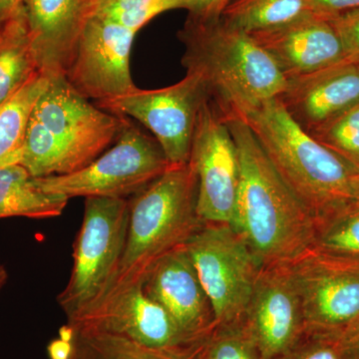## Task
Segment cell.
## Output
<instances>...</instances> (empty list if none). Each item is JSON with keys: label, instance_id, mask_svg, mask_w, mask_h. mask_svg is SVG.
Listing matches in <instances>:
<instances>
[{"label": "cell", "instance_id": "5b68a950", "mask_svg": "<svg viewBox=\"0 0 359 359\" xmlns=\"http://www.w3.org/2000/svg\"><path fill=\"white\" fill-rule=\"evenodd\" d=\"M129 202L128 235L121 262L98 301L122 287L143 283L161 257L185 245L203 224L197 212V175L190 162L171 165Z\"/></svg>", "mask_w": 359, "mask_h": 359}, {"label": "cell", "instance_id": "277c9868", "mask_svg": "<svg viewBox=\"0 0 359 359\" xmlns=\"http://www.w3.org/2000/svg\"><path fill=\"white\" fill-rule=\"evenodd\" d=\"M125 119L80 95L65 75L50 77L33 108L18 165L34 178L74 173L115 143Z\"/></svg>", "mask_w": 359, "mask_h": 359}, {"label": "cell", "instance_id": "f1b7e54d", "mask_svg": "<svg viewBox=\"0 0 359 359\" xmlns=\"http://www.w3.org/2000/svg\"><path fill=\"white\" fill-rule=\"evenodd\" d=\"M330 20L341 40L346 58L359 62V8Z\"/></svg>", "mask_w": 359, "mask_h": 359}, {"label": "cell", "instance_id": "83f0119b", "mask_svg": "<svg viewBox=\"0 0 359 359\" xmlns=\"http://www.w3.org/2000/svg\"><path fill=\"white\" fill-rule=\"evenodd\" d=\"M276 359H346L337 337L306 334L294 346Z\"/></svg>", "mask_w": 359, "mask_h": 359}, {"label": "cell", "instance_id": "ac0fdd59", "mask_svg": "<svg viewBox=\"0 0 359 359\" xmlns=\"http://www.w3.org/2000/svg\"><path fill=\"white\" fill-rule=\"evenodd\" d=\"M39 71L65 75L85 25L95 14L91 0H23Z\"/></svg>", "mask_w": 359, "mask_h": 359}, {"label": "cell", "instance_id": "9c48e42d", "mask_svg": "<svg viewBox=\"0 0 359 359\" xmlns=\"http://www.w3.org/2000/svg\"><path fill=\"white\" fill-rule=\"evenodd\" d=\"M68 327L119 335L180 359L198 358L205 346L188 337L166 309L146 294L142 283L105 295L68 321Z\"/></svg>", "mask_w": 359, "mask_h": 359}, {"label": "cell", "instance_id": "30bf717a", "mask_svg": "<svg viewBox=\"0 0 359 359\" xmlns=\"http://www.w3.org/2000/svg\"><path fill=\"white\" fill-rule=\"evenodd\" d=\"M207 92L192 73L164 88L138 87L124 95L96 102L97 107L140 122L154 135L172 165L189 163L198 116Z\"/></svg>", "mask_w": 359, "mask_h": 359}, {"label": "cell", "instance_id": "603a6c76", "mask_svg": "<svg viewBox=\"0 0 359 359\" xmlns=\"http://www.w3.org/2000/svg\"><path fill=\"white\" fill-rule=\"evenodd\" d=\"M313 250L330 257L359 261V202L316 224Z\"/></svg>", "mask_w": 359, "mask_h": 359}, {"label": "cell", "instance_id": "7a4b0ae2", "mask_svg": "<svg viewBox=\"0 0 359 359\" xmlns=\"http://www.w3.org/2000/svg\"><path fill=\"white\" fill-rule=\"evenodd\" d=\"M185 47L182 65L204 85L223 116H242L285 91L287 79L249 33L221 18L189 15L178 32Z\"/></svg>", "mask_w": 359, "mask_h": 359}, {"label": "cell", "instance_id": "e0dca14e", "mask_svg": "<svg viewBox=\"0 0 359 359\" xmlns=\"http://www.w3.org/2000/svg\"><path fill=\"white\" fill-rule=\"evenodd\" d=\"M278 99L292 119L311 134L359 103V62L346 59L287 80Z\"/></svg>", "mask_w": 359, "mask_h": 359}, {"label": "cell", "instance_id": "4316f807", "mask_svg": "<svg viewBox=\"0 0 359 359\" xmlns=\"http://www.w3.org/2000/svg\"><path fill=\"white\" fill-rule=\"evenodd\" d=\"M200 359H262L242 321L217 325L205 342Z\"/></svg>", "mask_w": 359, "mask_h": 359}, {"label": "cell", "instance_id": "d6986e66", "mask_svg": "<svg viewBox=\"0 0 359 359\" xmlns=\"http://www.w3.org/2000/svg\"><path fill=\"white\" fill-rule=\"evenodd\" d=\"M67 203L65 198L43 192L21 165L0 167V219L56 218L62 215Z\"/></svg>", "mask_w": 359, "mask_h": 359}, {"label": "cell", "instance_id": "ffe728a7", "mask_svg": "<svg viewBox=\"0 0 359 359\" xmlns=\"http://www.w3.org/2000/svg\"><path fill=\"white\" fill-rule=\"evenodd\" d=\"M40 72L25 6L0 32V104Z\"/></svg>", "mask_w": 359, "mask_h": 359}, {"label": "cell", "instance_id": "cb8c5ba5", "mask_svg": "<svg viewBox=\"0 0 359 359\" xmlns=\"http://www.w3.org/2000/svg\"><path fill=\"white\" fill-rule=\"evenodd\" d=\"M73 332L74 349L70 359H180L119 335L91 330Z\"/></svg>", "mask_w": 359, "mask_h": 359}, {"label": "cell", "instance_id": "9a60e30c", "mask_svg": "<svg viewBox=\"0 0 359 359\" xmlns=\"http://www.w3.org/2000/svg\"><path fill=\"white\" fill-rule=\"evenodd\" d=\"M143 290L188 337L200 344L207 342L216 320L185 245L161 257L144 278Z\"/></svg>", "mask_w": 359, "mask_h": 359}, {"label": "cell", "instance_id": "d6a6232c", "mask_svg": "<svg viewBox=\"0 0 359 359\" xmlns=\"http://www.w3.org/2000/svg\"><path fill=\"white\" fill-rule=\"evenodd\" d=\"M346 359H359V325L340 339Z\"/></svg>", "mask_w": 359, "mask_h": 359}, {"label": "cell", "instance_id": "7402d4cb", "mask_svg": "<svg viewBox=\"0 0 359 359\" xmlns=\"http://www.w3.org/2000/svg\"><path fill=\"white\" fill-rule=\"evenodd\" d=\"M314 14L308 0H230L222 13L226 25L252 34Z\"/></svg>", "mask_w": 359, "mask_h": 359}, {"label": "cell", "instance_id": "6da1fadb", "mask_svg": "<svg viewBox=\"0 0 359 359\" xmlns=\"http://www.w3.org/2000/svg\"><path fill=\"white\" fill-rule=\"evenodd\" d=\"M241 162L231 226L261 268L294 263L313 249L316 223L276 173L247 123L224 116Z\"/></svg>", "mask_w": 359, "mask_h": 359}, {"label": "cell", "instance_id": "7c38bea8", "mask_svg": "<svg viewBox=\"0 0 359 359\" xmlns=\"http://www.w3.org/2000/svg\"><path fill=\"white\" fill-rule=\"evenodd\" d=\"M189 162L197 175L201 221L231 224L240 185V157L228 123L209 98L198 116Z\"/></svg>", "mask_w": 359, "mask_h": 359}, {"label": "cell", "instance_id": "836d02e7", "mask_svg": "<svg viewBox=\"0 0 359 359\" xmlns=\"http://www.w3.org/2000/svg\"><path fill=\"white\" fill-rule=\"evenodd\" d=\"M22 4V0H0V32Z\"/></svg>", "mask_w": 359, "mask_h": 359}, {"label": "cell", "instance_id": "2e32d148", "mask_svg": "<svg viewBox=\"0 0 359 359\" xmlns=\"http://www.w3.org/2000/svg\"><path fill=\"white\" fill-rule=\"evenodd\" d=\"M250 35L275 61L287 80L347 59L332 21L316 14Z\"/></svg>", "mask_w": 359, "mask_h": 359}, {"label": "cell", "instance_id": "8d00e7d4", "mask_svg": "<svg viewBox=\"0 0 359 359\" xmlns=\"http://www.w3.org/2000/svg\"><path fill=\"white\" fill-rule=\"evenodd\" d=\"M199 356H200V354H199ZM199 356H198V358H196V359H200V358H199Z\"/></svg>", "mask_w": 359, "mask_h": 359}, {"label": "cell", "instance_id": "8fae6325", "mask_svg": "<svg viewBox=\"0 0 359 359\" xmlns=\"http://www.w3.org/2000/svg\"><path fill=\"white\" fill-rule=\"evenodd\" d=\"M292 264L306 334L342 339L359 325V261L313 249Z\"/></svg>", "mask_w": 359, "mask_h": 359}, {"label": "cell", "instance_id": "484cf974", "mask_svg": "<svg viewBox=\"0 0 359 359\" xmlns=\"http://www.w3.org/2000/svg\"><path fill=\"white\" fill-rule=\"evenodd\" d=\"M309 135L359 171V103Z\"/></svg>", "mask_w": 359, "mask_h": 359}, {"label": "cell", "instance_id": "e575fe53", "mask_svg": "<svg viewBox=\"0 0 359 359\" xmlns=\"http://www.w3.org/2000/svg\"><path fill=\"white\" fill-rule=\"evenodd\" d=\"M7 278H8V275H7L6 268H4L2 264H0V290H1V287L6 285Z\"/></svg>", "mask_w": 359, "mask_h": 359}, {"label": "cell", "instance_id": "52a82bcc", "mask_svg": "<svg viewBox=\"0 0 359 359\" xmlns=\"http://www.w3.org/2000/svg\"><path fill=\"white\" fill-rule=\"evenodd\" d=\"M171 165L154 137L126 118L115 143L88 166L74 173L35 178V182L43 192L68 201L77 197L130 199Z\"/></svg>", "mask_w": 359, "mask_h": 359}, {"label": "cell", "instance_id": "74e56055", "mask_svg": "<svg viewBox=\"0 0 359 359\" xmlns=\"http://www.w3.org/2000/svg\"><path fill=\"white\" fill-rule=\"evenodd\" d=\"M22 2H23V0H22Z\"/></svg>", "mask_w": 359, "mask_h": 359}, {"label": "cell", "instance_id": "ba28073f", "mask_svg": "<svg viewBox=\"0 0 359 359\" xmlns=\"http://www.w3.org/2000/svg\"><path fill=\"white\" fill-rule=\"evenodd\" d=\"M217 325L242 320L261 266L230 224L203 223L185 244Z\"/></svg>", "mask_w": 359, "mask_h": 359}, {"label": "cell", "instance_id": "f546056e", "mask_svg": "<svg viewBox=\"0 0 359 359\" xmlns=\"http://www.w3.org/2000/svg\"><path fill=\"white\" fill-rule=\"evenodd\" d=\"M308 2L314 14L327 20L359 8V0H308Z\"/></svg>", "mask_w": 359, "mask_h": 359}, {"label": "cell", "instance_id": "1f68e13d", "mask_svg": "<svg viewBox=\"0 0 359 359\" xmlns=\"http://www.w3.org/2000/svg\"><path fill=\"white\" fill-rule=\"evenodd\" d=\"M73 339L60 337L53 340L48 346L49 356L51 359H70L73 354Z\"/></svg>", "mask_w": 359, "mask_h": 359}, {"label": "cell", "instance_id": "44dd1931", "mask_svg": "<svg viewBox=\"0 0 359 359\" xmlns=\"http://www.w3.org/2000/svg\"><path fill=\"white\" fill-rule=\"evenodd\" d=\"M49 77L35 73L15 93L0 104V167L18 164L30 116Z\"/></svg>", "mask_w": 359, "mask_h": 359}, {"label": "cell", "instance_id": "4fadbf2b", "mask_svg": "<svg viewBox=\"0 0 359 359\" xmlns=\"http://www.w3.org/2000/svg\"><path fill=\"white\" fill-rule=\"evenodd\" d=\"M241 321L262 359L278 358L304 337V311L292 264L259 269Z\"/></svg>", "mask_w": 359, "mask_h": 359}, {"label": "cell", "instance_id": "3957f363", "mask_svg": "<svg viewBox=\"0 0 359 359\" xmlns=\"http://www.w3.org/2000/svg\"><path fill=\"white\" fill-rule=\"evenodd\" d=\"M242 118L269 162L316 223L359 202V171L292 119L280 99Z\"/></svg>", "mask_w": 359, "mask_h": 359}, {"label": "cell", "instance_id": "5bb4252c", "mask_svg": "<svg viewBox=\"0 0 359 359\" xmlns=\"http://www.w3.org/2000/svg\"><path fill=\"white\" fill-rule=\"evenodd\" d=\"M136 32L105 18L93 16L85 25L66 79L88 100H107L136 88L130 54Z\"/></svg>", "mask_w": 359, "mask_h": 359}, {"label": "cell", "instance_id": "4dcf8cb0", "mask_svg": "<svg viewBox=\"0 0 359 359\" xmlns=\"http://www.w3.org/2000/svg\"><path fill=\"white\" fill-rule=\"evenodd\" d=\"M230 0H193L189 15L202 20H215L221 18Z\"/></svg>", "mask_w": 359, "mask_h": 359}, {"label": "cell", "instance_id": "d4e9b609", "mask_svg": "<svg viewBox=\"0 0 359 359\" xmlns=\"http://www.w3.org/2000/svg\"><path fill=\"white\" fill-rule=\"evenodd\" d=\"M192 4L193 0H102L95 15L137 33L159 14L172 9L189 11Z\"/></svg>", "mask_w": 359, "mask_h": 359}, {"label": "cell", "instance_id": "8992f818", "mask_svg": "<svg viewBox=\"0 0 359 359\" xmlns=\"http://www.w3.org/2000/svg\"><path fill=\"white\" fill-rule=\"evenodd\" d=\"M129 219V199L85 198L69 280L57 297L68 321L95 304L109 287L126 245Z\"/></svg>", "mask_w": 359, "mask_h": 359}, {"label": "cell", "instance_id": "d590c367", "mask_svg": "<svg viewBox=\"0 0 359 359\" xmlns=\"http://www.w3.org/2000/svg\"><path fill=\"white\" fill-rule=\"evenodd\" d=\"M101 1H102V0H91L92 6H93L94 7V11H95V13L97 8H98V6L99 4H100ZM94 15H95V14H94Z\"/></svg>", "mask_w": 359, "mask_h": 359}]
</instances>
